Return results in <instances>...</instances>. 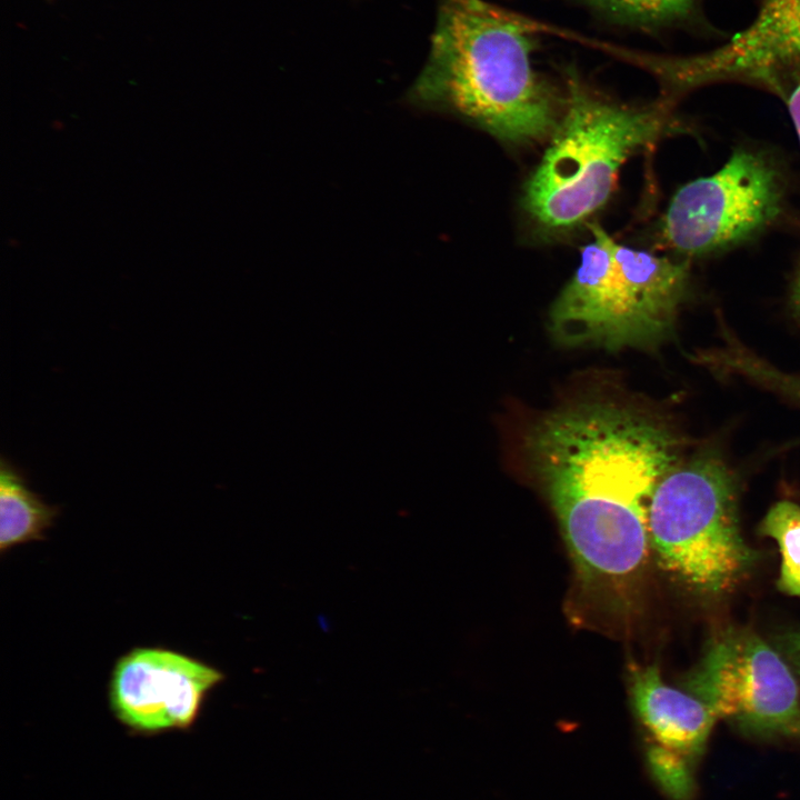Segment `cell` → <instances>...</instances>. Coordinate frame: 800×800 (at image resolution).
I'll return each instance as SVG.
<instances>
[{
	"instance_id": "6da1fadb",
	"label": "cell",
	"mask_w": 800,
	"mask_h": 800,
	"mask_svg": "<svg viewBox=\"0 0 800 800\" xmlns=\"http://www.w3.org/2000/svg\"><path fill=\"white\" fill-rule=\"evenodd\" d=\"M526 450L582 578L631 580L648 554L652 496L676 459L671 434L627 408L593 402L542 419Z\"/></svg>"
},
{
	"instance_id": "7a4b0ae2",
	"label": "cell",
	"mask_w": 800,
	"mask_h": 800,
	"mask_svg": "<svg viewBox=\"0 0 800 800\" xmlns=\"http://www.w3.org/2000/svg\"><path fill=\"white\" fill-rule=\"evenodd\" d=\"M533 44L526 24L484 0H437L428 56L409 100L462 116L504 142L546 139L560 117L532 67Z\"/></svg>"
},
{
	"instance_id": "3957f363",
	"label": "cell",
	"mask_w": 800,
	"mask_h": 800,
	"mask_svg": "<svg viewBox=\"0 0 800 800\" xmlns=\"http://www.w3.org/2000/svg\"><path fill=\"white\" fill-rule=\"evenodd\" d=\"M590 231L580 266L551 306L553 337L611 351L656 346L686 298L688 262L621 244L598 224Z\"/></svg>"
},
{
	"instance_id": "277c9868",
	"label": "cell",
	"mask_w": 800,
	"mask_h": 800,
	"mask_svg": "<svg viewBox=\"0 0 800 800\" xmlns=\"http://www.w3.org/2000/svg\"><path fill=\"white\" fill-rule=\"evenodd\" d=\"M667 104L636 109L568 78L562 113L524 187L523 208L542 229L577 227L609 199L624 160L669 126Z\"/></svg>"
},
{
	"instance_id": "5b68a950",
	"label": "cell",
	"mask_w": 800,
	"mask_h": 800,
	"mask_svg": "<svg viewBox=\"0 0 800 800\" xmlns=\"http://www.w3.org/2000/svg\"><path fill=\"white\" fill-rule=\"evenodd\" d=\"M737 507L734 479L720 460L701 457L670 470L649 509L650 543L661 566L702 593L734 587L756 560Z\"/></svg>"
},
{
	"instance_id": "8992f818",
	"label": "cell",
	"mask_w": 800,
	"mask_h": 800,
	"mask_svg": "<svg viewBox=\"0 0 800 800\" xmlns=\"http://www.w3.org/2000/svg\"><path fill=\"white\" fill-rule=\"evenodd\" d=\"M786 179L771 156L736 149L714 173L682 186L661 223L664 242L684 257H704L754 238L782 214Z\"/></svg>"
},
{
	"instance_id": "52a82bcc",
	"label": "cell",
	"mask_w": 800,
	"mask_h": 800,
	"mask_svg": "<svg viewBox=\"0 0 800 800\" xmlns=\"http://www.w3.org/2000/svg\"><path fill=\"white\" fill-rule=\"evenodd\" d=\"M689 693L748 733L800 742V691L781 657L758 634L729 629L688 676Z\"/></svg>"
},
{
	"instance_id": "ba28073f",
	"label": "cell",
	"mask_w": 800,
	"mask_h": 800,
	"mask_svg": "<svg viewBox=\"0 0 800 800\" xmlns=\"http://www.w3.org/2000/svg\"><path fill=\"white\" fill-rule=\"evenodd\" d=\"M224 674L217 668L162 647L133 648L114 663L109 702L117 719L143 734L184 730Z\"/></svg>"
},
{
	"instance_id": "9c48e42d",
	"label": "cell",
	"mask_w": 800,
	"mask_h": 800,
	"mask_svg": "<svg viewBox=\"0 0 800 800\" xmlns=\"http://www.w3.org/2000/svg\"><path fill=\"white\" fill-rule=\"evenodd\" d=\"M701 86L738 81L787 99L800 74V0H759L752 20L727 42L693 53Z\"/></svg>"
},
{
	"instance_id": "30bf717a",
	"label": "cell",
	"mask_w": 800,
	"mask_h": 800,
	"mask_svg": "<svg viewBox=\"0 0 800 800\" xmlns=\"http://www.w3.org/2000/svg\"><path fill=\"white\" fill-rule=\"evenodd\" d=\"M631 696L637 714L657 744L692 764L701 758L718 719L707 704L668 686L657 667L632 673Z\"/></svg>"
},
{
	"instance_id": "8fae6325",
	"label": "cell",
	"mask_w": 800,
	"mask_h": 800,
	"mask_svg": "<svg viewBox=\"0 0 800 800\" xmlns=\"http://www.w3.org/2000/svg\"><path fill=\"white\" fill-rule=\"evenodd\" d=\"M59 507L48 504L28 487L22 470L0 459V551L30 541L44 539L53 524Z\"/></svg>"
},
{
	"instance_id": "7c38bea8",
	"label": "cell",
	"mask_w": 800,
	"mask_h": 800,
	"mask_svg": "<svg viewBox=\"0 0 800 800\" xmlns=\"http://www.w3.org/2000/svg\"><path fill=\"white\" fill-rule=\"evenodd\" d=\"M606 20L623 27L659 31L701 24V0H578Z\"/></svg>"
},
{
	"instance_id": "4fadbf2b",
	"label": "cell",
	"mask_w": 800,
	"mask_h": 800,
	"mask_svg": "<svg viewBox=\"0 0 800 800\" xmlns=\"http://www.w3.org/2000/svg\"><path fill=\"white\" fill-rule=\"evenodd\" d=\"M760 529L780 550L779 589L800 597V507L789 500L778 501L764 516Z\"/></svg>"
},
{
	"instance_id": "5bb4252c",
	"label": "cell",
	"mask_w": 800,
	"mask_h": 800,
	"mask_svg": "<svg viewBox=\"0 0 800 800\" xmlns=\"http://www.w3.org/2000/svg\"><path fill=\"white\" fill-rule=\"evenodd\" d=\"M648 764L656 782L671 800H691L696 791L693 764L660 744L649 747Z\"/></svg>"
},
{
	"instance_id": "9a60e30c",
	"label": "cell",
	"mask_w": 800,
	"mask_h": 800,
	"mask_svg": "<svg viewBox=\"0 0 800 800\" xmlns=\"http://www.w3.org/2000/svg\"><path fill=\"white\" fill-rule=\"evenodd\" d=\"M781 642L786 654L791 660L796 670L800 673V631L784 634Z\"/></svg>"
},
{
	"instance_id": "2e32d148",
	"label": "cell",
	"mask_w": 800,
	"mask_h": 800,
	"mask_svg": "<svg viewBox=\"0 0 800 800\" xmlns=\"http://www.w3.org/2000/svg\"><path fill=\"white\" fill-rule=\"evenodd\" d=\"M786 103L800 140V74L786 99Z\"/></svg>"
},
{
	"instance_id": "e0dca14e",
	"label": "cell",
	"mask_w": 800,
	"mask_h": 800,
	"mask_svg": "<svg viewBox=\"0 0 800 800\" xmlns=\"http://www.w3.org/2000/svg\"><path fill=\"white\" fill-rule=\"evenodd\" d=\"M792 302L796 309L800 312V268L796 277V281L792 290Z\"/></svg>"
}]
</instances>
